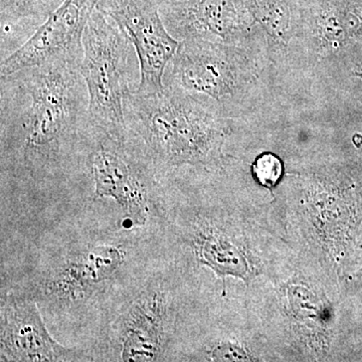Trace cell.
Instances as JSON below:
<instances>
[{"label": "cell", "mask_w": 362, "mask_h": 362, "mask_svg": "<svg viewBox=\"0 0 362 362\" xmlns=\"http://www.w3.org/2000/svg\"><path fill=\"white\" fill-rule=\"evenodd\" d=\"M88 146L95 199H113L133 226H144L156 169L127 134H111L92 125Z\"/></svg>", "instance_id": "277c9868"}, {"label": "cell", "mask_w": 362, "mask_h": 362, "mask_svg": "<svg viewBox=\"0 0 362 362\" xmlns=\"http://www.w3.org/2000/svg\"><path fill=\"white\" fill-rule=\"evenodd\" d=\"M99 0H64L20 49L1 63V78L61 57H83L86 26Z\"/></svg>", "instance_id": "52a82bcc"}, {"label": "cell", "mask_w": 362, "mask_h": 362, "mask_svg": "<svg viewBox=\"0 0 362 362\" xmlns=\"http://www.w3.org/2000/svg\"><path fill=\"white\" fill-rule=\"evenodd\" d=\"M211 358L216 361H246V356L233 345L223 343L211 350Z\"/></svg>", "instance_id": "7c38bea8"}, {"label": "cell", "mask_w": 362, "mask_h": 362, "mask_svg": "<svg viewBox=\"0 0 362 362\" xmlns=\"http://www.w3.org/2000/svg\"><path fill=\"white\" fill-rule=\"evenodd\" d=\"M40 0H13V7L20 16H28L35 11Z\"/></svg>", "instance_id": "4fadbf2b"}, {"label": "cell", "mask_w": 362, "mask_h": 362, "mask_svg": "<svg viewBox=\"0 0 362 362\" xmlns=\"http://www.w3.org/2000/svg\"><path fill=\"white\" fill-rule=\"evenodd\" d=\"M283 163L273 153L261 154L252 165V171L257 180L267 187H273L283 175Z\"/></svg>", "instance_id": "8fae6325"}, {"label": "cell", "mask_w": 362, "mask_h": 362, "mask_svg": "<svg viewBox=\"0 0 362 362\" xmlns=\"http://www.w3.org/2000/svg\"><path fill=\"white\" fill-rule=\"evenodd\" d=\"M82 58L61 57L1 78L2 159L35 182L61 173L90 127Z\"/></svg>", "instance_id": "6da1fadb"}, {"label": "cell", "mask_w": 362, "mask_h": 362, "mask_svg": "<svg viewBox=\"0 0 362 362\" xmlns=\"http://www.w3.org/2000/svg\"><path fill=\"white\" fill-rule=\"evenodd\" d=\"M125 262V251L116 244L82 247L63 257L42 274L40 296L59 308H77L111 286Z\"/></svg>", "instance_id": "8992f818"}, {"label": "cell", "mask_w": 362, "mask_h": 362, "mask_svg": "<svg viewBox=\"0 0 362 362\" xmlns=\"http://www.w3.org/2000/svg\"><path fill=\"white\" fill-rule=\"evenodd\" d=\"M124 120L126 134L156 173L206 160L220 138L213 116L171 85L156 94L128 93Z\"/></svg>", "instance_id": "7a4b0ae2"}, {"label": "cell", "mask_w": 362, "mask_h": 362, "mask_svg": "<svg viewBox=\"0 0 362 362\" xmlns=\"http://www.w3.org/2000/svg\"><path fill=\"white\" fill-rule=\"evenodd\" d=\"M164 0H99L98 11L111 18L129 37L139 62L135 92L152 95L163 90L166 66L180 42L168 32L161 14Z\"/></svg>", "instance_id": "5b68a950"}, {"label": "cell", "mask_w": 362, "mask_h": 362, "mask_svg": "<svg viewBox=\"0 0 362 362\" xmlns=\"http://www.w3.org/2000/svg\"><path fill=\"white\" fill-rule=\"evenodd\" d=\"M82 45L80 71L89 95L90 124L111 134L125 135L124 100L134 90V47L119 25L97 8L86 26Z\"/></svg>", "instance_id": "3957f363"}, {"label": "cell", "mask_w": 362, "mask_h": 362, "mask_svg": "<svg viewBox=\"0 0 362 362\" xmlns=\"http://www.w3.org/2000/svg\"><path fill=\"white\" fill-rule=\"evenodd\" d=\"M168 297L161 290H145L127 305L113 325L115 361H158L163 357L169 331Z\"/></svg>", "instance_id": "9c48e42d"}, {"label": "cell", "mask_w": 362, "mask_h": 362, "mask_svg": "<svg viewBox=\"0 0 362 362\" xmlns=\"http://www.w3.org/2000/svg\"><path fill=\"white\" fill-rule=\"evenodd\" d=\"M240 0H187L161 11L171 35L226 40L240 25Z\"/></svg>", "instance_id": "30bf717a"}, {"label": "cell", "mask_w": 362, "mask_h": 362, "mask_svg": "<svg viewBox=\"0 0 362 362\" xmlns=\"http://www.w3.org/2000/svg\"><path fill=\"white\" fill-rule=\"evenodd\" d=\"M75 350L52 337L37 302L28 295L8 294L0 307V361H76Z\"/></svg>", "instance_id": "ba28073f"}]
</instances>
